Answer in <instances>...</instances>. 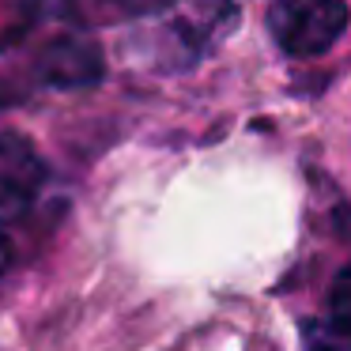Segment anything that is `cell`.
Here are the masks:
<instances>
[{
    "label": "cell",
    "instance_id": "6da1fadb",
    "mask_svg": "<svg viewBox=\"0 0 351 351\" xmlns=\"http://www.w3.org/2000/svg\"><path fill=\"white\" fill-rule=\"evenodd\" d=\"M268 31L287 57H321L348 31L343 0H272Z\"/></svg>",
    "mask_w": 351,
    "mask_h": 351
},
{
    "label": "cell",
    "instance_id": "7a4b0ae2",
    "mask_svg": "<svg viewBox=\"0 0 351 351\" xmlns=\"http://www.w3.org/2000/svg\"><path fill=\"white\" fill-rule=\"evenodd\" d=\"M46 159L23 132H0V219H23L46 185Z\"/></svg>",
    "mask_w": 351,
    "mask_h": 351
},
{
    "label": "cell",
    "instance_id": "3957f363",
    "mask_svg": "<svg viewBox=\"0 0 351 351\" xmlns=\"http://www.w3.org/2000/svg\"><path fill=\"white\" fill-rule=\"evenodd\" d=\"M42 80L53 87H91L102 80V53L87 38H57L53 46L42 49Z\"/></svg>",
    "mask_w": 351,
    "mask_h": 351
},
{
    "label": "cell",
    "instance_id": "277c9868",
    "mask_svg": "<svg viewBox=\"0 0 351 351\" xmlns=\"http://www.w3.org/2000/svg\"><path fill=\"white\" fill-rule=\"evenodd\" d=\"M174 4L178 0H64V12L80 27H110V23L159 16Z\"/></svg>",
    "mask_w": 351,
    "mask_h": 351
},
{
    "label": "cell",
    "instance_id": "5b68a950",
    "mask_svg": "<svg viewBox=\"0 0 351 351\" xmlns=\"http://www.w3.org/2000/svg\"><path fill=\"white\" fill-rule=\"evenodd\" d=\"M328 332L351 348V265L336 276L328 291Z\"/></svg>",
    "mask_w": 351,
    "mask_h": 351
},
{
    "label": "cell",
    "instance_id": "8992f818",
    "mask_svg": "<svg viewBox=\"0 0 351 351\" xmlns=\"http://www.w3.org/2000/svg\"><path fill=\"white\" fill-rule=\"evenodd\" d=\"M12 261H16V250H12V242H8V234L0 230V276L12 268Z\"/></svg>",
    "mask_w": 351,
    "mask_h": 351
}]
</instances>
